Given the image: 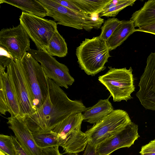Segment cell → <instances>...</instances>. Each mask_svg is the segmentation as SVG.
Listing matches in <instances>:
<instances>
[{
  "instance_id": "1",
  "label": "cell",
  "mask_w": 155,
  "mask_h": 155,
  "mask_svg": "<svg viewBox=\"0 0 155 155\" xmlns=\"http://www.w3.org/2000/svg\"><path fill=\"white\" fill-rule=\"evenodd\" d=\"M47 81L48 94L44 103L35 112L23 117L31 132L51 131L69 116L88 108L81 101L69 99L53 81L47 78Z\"/></svg>"
},
{
  "instance_id": "2",
  "label": "cell",
  "mask_w": 155,
  "mask_h": 155,
  "mask_svg": "<svg viewBox=\"0 0 155 155\" xmlns=\"http://www.w3.org/2000/svg\"><path fill=\"white\" fill-rule=\"evenodd\" d=\"M16 60L23 72L34 113L43 104L47 97V78L41 65L28 52H26L21 60Z\"/></svg>"
},
{
  "instance_id": "3",
  "label": "cell",
  "mask_w": 155,
  "mask_h": 155,
  "mask_svg": "<svg viewBox=\"0 0 155 155\" xmlns=\"http://www.w3.org/2000/svg\"><path fill=\"white\" fill-rule=\"evenodd\" d=\"M107 42L98 36L85 38L76 49L80 67L88 75L94 76L106 69L105 64L111 57Z\"/></svg>"
},
{
  "instance_id": "4",
  "label": "cell",
  "mask_w": 155,
  "mask_h": 155,
  "mask_svg": "<svg viewBox=\"0 0 155 155\" xmlns=\"http://www.w3.org/2000/svg\"><path fill=\"white\" fill-rule=\"evenodd\" d=\"M38 1L47 9L48 16L53 18L58 24L90 31L94 28H100L104 22L100 17L71 10L53 0Z\"/></svg>"
},
{
  "instance_id": "5",
  "label": "cell",
  "mask_w": 155,
  "mask_h": 155,
  "mask_svg": "<svg viewBox=\"0 0 155 155\" xmlns=\"http://www.w3.org/2000/svg\"><path fill=\"white\" fill-rule=\"evenodd\" d=\"M84 120L82 113L71 115L51 130L58 136L60 146L65 153H78L83 151L88 142L87 136L81 130Z\"/></svg>"
},
{
  "instance_id": "6",
  "label": "cell",
  "mask_w": 155,
  "mask_h": 155,
  "mask_svg": "<svg viewBox=\"0 0 155 155\" xmlns=\"http://www.w3.org/2000/svg\"><path fill=\"white\" fill-rule=\"evenodd\" d=\"M109 70L99 76L98 80L109 91L114 102L126 101L132 98L131 94L135 89L131 67L116 68L108 67Z\"/></svg>"
},
{
  "instance_id": "7",
  "label": "cell",
  "mask_w": 155,
  "mask_h": 155,
  "mask_svg": "<svg viewBox=\"0 0 155 155\" xmlns=\"http://www.w3.org/2000/svg\"><path fill=\"white\" fill-rule=\"evenodd\" d=\"M131 122L126 111L121 109L114 110L85 133L88 137V142L97 146L125 127Z\"/></svg>"
},
{
  "instance_id": "8",
  "label": "cell",
  "mask_w": 155,
  "mask_h": 155,
  "mask_svg": "<svg viewBox=\"0 0 155 155\" xmlns=\"http://www.w3.org/2000/svg\"><path fill=\"white\" fill-rule=\"evenodd\" d=\"M19 20L20 24L35 43L38 50L46 51L48 42L58 31L57 22L23 12Z\"/></svg>"
},
{
  "instance_id": "9",
  "label": "cell",
  "mask_w": 155,
  "mask_h": 155,
  "mask_svg": "<svg viewBox=\"0 0 155 155\" xmlns=\"http://www.w3.org/2000/svg\"><path fill=\"white\" fill-rule=\"evenodd\" d=\"M28 52L40 63L47 78L60 87L68 89L74 82L67 67L58 62L46 51L30 49Z\"/></svg>"
},
{
  "instance_id": "10",
  "label": "cell",
  "mask_w": 155,
  "mask_h": 155,
  "mask_svg": "<svg viewBox=\"0 0 155 155\" xmlns=\"http://www.w3.org/2000/svg\"><path fill=\"white\" fill-rule=\"evenodd\" d=\"M0 46L5 49L13 60H21L30 48L29 38L20 24L0 31Z\"/></svg>"
},
{
  "instance_id": "11",
  "label": "cell",
  "mask_w": 155,
  "mask_h": 155,
  "mask_svg": "<svg viewBox=\"0 0 155 155\" xmlns=\"http://www.w3.org/2000/svg\"><path fill=\"white\" fill-rule=\"evenodd\" d=\"M136 95L146 109L155 110V53L148 56Z\"/></svg>"
},
{
  "instance_id": "12",
  "label": "cell",
  "mask_w": 155,
  "mask_h": 155,
  "mask_svg": "<svg viewBox=\"0 0 155 155\" xmlns=\"http://www.w3.org/2000/svg\"><path fill=\"white\" fill-rule=\"evenodd\" d=\"M137 125L132 121L125 127L97 146L98 155H110L120 148H129L140 137Z\"/></svg>"
},
{
  "instance_id": "13",
  "label": "cell",
  "mask_w": 155,
  "mask_h": 155,
  "mask_svg": "<svg viewBox=\"0 0 155 155\" xmlns=\"http://www.w3.org/2000/svg\"><path fill=\"white\" fill-rule=\"evenodd\" d=\"M13 85L22 117L34 113L28 91L21 67L17 60L12 59L7 67V72Z\"/></svg>"
},
{
  "instance_id": "14",
  "label": "cell",
  "mask_w": 155,
  "mask_h": 155,
  "mask_svg": "<svg viewBox=\"0 0 155 155\" xmlns=\"http://www.w3.org/2000/svg\"><path fill=\"white\" fill-rule=\"evenodd\" d=\"M9 128L14 132L15 137L22 147L30 155H41V149L39 147L34 140L32 132L20 115L11 116L7 118Z\"/></svg>"
},
{
  "instance_id": "15",
  "label": "cell",
  "mask_w": 155,
  "mask_h": 155,
  "mask_svg": "<svg viewBox=\"0 0 155 155\" xmlns=\"http://www.w3.org/2000/svg\"><path fill=\"white\" fill-rule=\"evenodd\" d=\"M133 22L131 20H122L107 41L110 51L114 50L121 45L127 38L135 32Z\"/></svg>"
},
{
  "instance_id": "16",
  "label": "cell",
  "mask_w": 155,
  "mask_h": 155,
  "mask_svg": "<svg viewBox=\"0 0 155 155\" xmlns=\"http://www.w3.org/2000/svg\"><path fill=\"white\" fill-rule=\"evenodd\" d=\"M109 99H101L95 105L88 107L83 114L84 120L94 124L112 112L114 108Z\"/></svg>"
},
{
  "instance_id": "17",
  "label": "cell",
  "mask_w": 155,
  "mask_h": 155,
  "mask_svg": "<svg viewBox=\"0 0 155 155\" xmlns=\"http://www.w3.org/2000/svg\"><path fill=\"white\" fill-rule=\"evenodd\" d=\"M3 3L16 7L22 12L42 18L48 16L47 10L38 0H0V3Z\"/></svg>"
},
{
  "instance_id": "18",
  "label": "cell",
  "mask_w": 155,
  "mask_h": 155,
  "mask_svg": "<svg viewBox=\"0 0 155 155\" xmlns=\"http://www.w3.org/2000/svg\"><path fill=\"white\" fill-rule=\"evenodd\" d=\"M130 20L135 27H140L155 23V0L146 2L139 10L134 12Z\"/></svg>"
},
{
  "instance_id": "19",
  "label": "cell",
  "mask_w": 155,
  "mask_h": 155,
  "mask_svg": "<svg viewBox=\"0 0 155 155\" xmlns=\"http://www.w3.org/2000/svg\"><path fill=\"white\" fill-rule=\"evenodd\" d=\"M5 69L0 66V76L4 82L8 112L12 116H20V107L16 94L9 76L5 71Z\"/></svg>"
},
{
  "instance_id": "20",
  "label": "cell",
  "mask_w": 155,
  "mask_h": 155,
  "mask_svg": "<svg viewBox=\"0 0 155 155\" xmlns=\"http://www.w3.org/2000/svg\"><path fill=\"white\" fill-rule=\"evenodd\" d=\"M72 1L88 15H97L102 12L112 0H72Z\"/></svg>"
},
{
  "instance_id": "21",
  "label": "cell",
  "mask_w": 155,
  "mask_h": 155,
  "mask_svg": "<svg viewBox=\"0 0 155 155\" xmlns=\"http://www.w3.org/2000/svg\"><path fill=\"white\" fill-rule=\"evenodd\" d=\"M46 51L52 56L64 57L68 53L67 44L58 31L53 35L46 47Z\"/></svg>"
},
{
  "instance_id": "22",
  "label": "cell",
  "mask_w": 155,
  "mask_h": 155,
  "mask_svg": "<svg viewBox=\"0 0 155 155\" xmlns=\"http://www.w3.org/2000/svg\"><path fill=\"white\" fill-rule=\"evenodd\" d=\"M32 133L36 144L41 149L60 146L58 135L52 130L42 132H32Z\"/></svg>"
},
{
  "instance_id": "23",
  "label": "cell",
  "mask_w": 155,
  "mask_h": 155,
  "mask_svg": "<svg viewBox=\"0 0 155 155\" xmlns=\"http://www.w3.org/2000/svg\"><path fill=\"white\" fill-rule=\"evenodd\" d=\"M121 21L115 17L110 18L105 20L101 27V31L99 38L107 42Z\"/></svg>"
},
{
  "instance_id": "24",
  "label": "cell",
  "mask_w": 155,
  "mask_h": 155,
  "mask_svg": "<svg viewBox=\"0 0 155 155\" xmlns=\"http://www.w3.org/2000/svg\"><path fill=\"white\" fill-rule=\"evenodd\" d=\"M0 150L7 155H16L11 136L0 135Z\"/></svg>"
},
{
  "instance_id": "25",
  "label": "cell",
  "mask_w": 155,
  "mask_h": 155,
  "mask_svg": "<svg viewBox=\"0 0 155 155\" xmlns=\"http://www.w3.org/2000/svg\"><path fill=\"white\" fill-rule=\"evenodd\" d=\"M135 0H126L124 2L104 11L99 14L100 17H115L121 10L129 6H132Z\"/></svg>"
},
{
  "instance_id": "26",
  "label": "cell",
  "mask_w": 155,
  "mask_h": 155,
  "mask_svg": "<svg viewBox=\"0 0 155 155\" xmlns=\"http://www.w3.org/2000/svg\"><path fill=\"white\" fill-rule=\"evenodd\" d=\"M8 111L4 82L2 77L0 76V113L1 114L5 115Z\"/></svg>"
},
{
  "instance_id": "27",
  "label": "cell",
  "mask_w": 155,
  "mask_h": 155,
  "mask_svg": "<svg viewBox=\"0 0 155 155\" xmlns=\"http://www.w3.org/2000/svg\"><path fill=\"white\" fill-rule=\"evenodd\" d=\"M13 59L12 56L4 48L0 47V66L5 69Z\"/></svg>"
},
{
  "instance_id": "28",
  "label": "cell",
  "mask_w": 155,
  "mask_h": 155,
  "mask_svg": "<svg viewBox=\"0 0 155 155\" xmlns=\"http://www.w3.org/2000/svg\"><path fill=\"white\" fill-rule=\"evenodd\" d=\"M60 5L75 11L84 13L77 6L72 0H53Z\"/></svg>"
},
{
  "instance_id": "29",
  "label": "cell",
  "mask_w": 155,
  "mask_h": 155,
  "mask_svg": "<svg viewBox=\"0 0 155 155\" xmlns=\"http://www.w3.org/2000/svg\"><path fill=\"white\" fill-rule=\"evenodd\" d=\"M11 136L16 155H30L21 145L15 137Z\"/></svg>"
},
{
  "instance_id": "30",
  "label": "cell",
  "mask_w": 155,
  "mask_h": 155,
  "mask_svg": "<svg viewBox=\"0 0 155 155\" xmlns=\"http://www.w3.org/2000/svg\"><path fill=\"white\" fill-rule=\"evenodd\" d=\"M155 153V139L151 141L148 143L142 146L139 152L140 154Z\"/></svg>"
},
{
  "instance_id": "31",
  "label": "cell",
  "mask_w": 155,
  "mask_h": 155,
  "mask_svg": "<svg viewBox=\"0 0 155 155\" xmlns=\"http://www.w3.org/2000/svg\"><path fill=\"white\" fill-rule=\"evenodd\" d=\"M135 30V31H141L155 35V23L140 26Z\"/></svg>"
},
{
  "instance_id": "32",
  "label": "cell",
  "mask_w": 155,
  "mask_h": 155,
  "mask_svg": "<svg viewBox=\"0 0 155 155\" xmlns=\"http://www.w3.org/2000/svg\"><path fill=\"white\" fill-rule=\"evenodd\" d=\"M59 147L41 149V155H61L59 151Z\"/></svg>"
},
{
  "instance_id": "33",
  "label": "cell",
  "mask_w": 155,
  "mask_h": 155,
  "mask_svg": "<svg viewBox=\"0 0 155 155\" xmlns=\"http://www.w3.org/2000/svg\"><path fill=\"white\" fill-rule=\"evenodd\" d=\"M97 146L88 142L83 155H98L96 151Z\"/></svg>"
},
{
  "instance_id": "34",
  "label": "cell",
  "mask_w": 155,
  "mask_h": 155,
  "mask_svg": "<svg viewBox=\"0 0 155 155\" xmlns=\"http://www.w3.org/2000/svg\"><path fill=\"white\" fill-rule=\"evenodd\" d=\"M126 1V0H112V1L105 7L104 11L116 5L122 3Z\"/></svg>"
},
{
  "instance_id": "35",
  "label": "cell",
  "mask_w": 155,
  "mask_h": 155,
  "mask_svg": "<svg viewBox=\"0 0 155 155\" xmlns=\"http://www.w3.org/2000/svg\"><path fill=\"white\" fill-rule=\"evenodd\" d=\"M141 155H155V153H145L141 154Z\"/></svg>"
},
{
  "instance_id": "36",
  "label": "cell",
  "mask_w": 155,
  "mask_h": 155,
  "mask_svg": "<svg viewBox=\"0 0 155 155\" xmlns=\"http://www.w3.org/2000/svg\"><path fill=\"white\" fill-rule=\"evenodd\" d=\"M0 155H5V154L0 150Z\"/></svg>"
},
{
  "instance_id": "37",
  "label": "cell",
  "mask_w": 155,
  "mask_h": 155,
  "mask_svg": "<svg viewBox=\"0 0 155 155\" xmlns=\"http://www.w3.org/2000/svg\"><path fill=\"white\" fill-rule=\"evenodd\" d=\"M67 155H78L77 153L68 154Z\"/></svg>"
}]
</instances>
